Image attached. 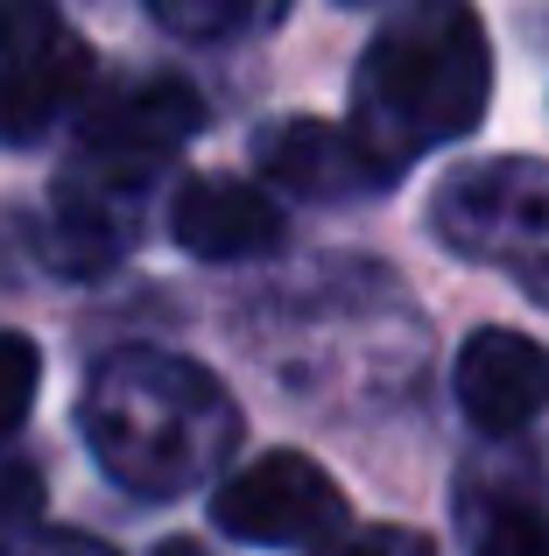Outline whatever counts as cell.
Segmentation results:
<instances>
[{
    "label": "cell",
    "mask_w": 549,
    "mask_h": 556,
    "mask_svg": "<svg viewBox=\"0 0 549 556\" xmlns=\"http://www.w3.org/2000/svg\"><path fill=\"white\" fill-rule=\"evenodd\" d=\"M78 430L113 486L141 501H177L240 451V402L219 374H205L183 353L113 345L85 374Z\"/></svg>",
    "instance_id": "obj_1"
},
{
    "label": "cell",
    "mask_w": 549,
    "mask_h": 556,
    "mask_svg": "<svg viewBox=\"0 0 549 556\" xmlns=\"http://www.w3.org/2000/svg\"><path fill=\"white\" fill-rule=\"evenodd\" d=\"M494 50L472 0H401L353 71V135L387 177L486 121Z\"/></svg>",
    "instance_id": "obj_2"
},
{
    "label": "cell",
    "mask_w": 549,
    "mask_h": 556,
    "mask_svg": "<svg viewBox=\"0 0 549 556\" xmlns=\"http://www.w3.org/2000/svg\"><path fill=\"white\" fill-rule=\"evenodd\" d=\"M430 232L458 261L508 275L549 311V163L500 155V163L451 169L430 198Z\"/></svg>",
    "instance_id": "obj_3"
},
{
    "label": "cell",
    "mask_w": 549,
    "mask_h": 556,
    "mask_svg": "<svg viewBox=\"0 0 549 556\" xmlns=\"http://www.w3.org/2000/svg\"><path fill=\"white\" fill-rule=\"evenodd\" d=\"M197 127H205V99L183 78H169V71L127 78L78 113V155H71L64 177L141 204V190L169 177V163L197 141Z\"/></svg>",
    "instance_id": "obj_4"
},
{
    "label": "cell",
    "mask_w": 549,
    "mask_h": 556,
    "mask_svg": "<svg viewBox=\"0 0 549 556\" xmlns=\"http://www.w3.org/2000/svg\"><path fill=\"white\" fill-rule=\"evenodd\" d=\"M92 92V42L50 0H0V149H28Z\"/></svg>",
    "instance_id": "obj_5"
},
{
    "label": "cell",
    "mask_w": 549,
    "mask_h": 556,
    "mask_svg": "<svg viewBox=\"0 0 549 556\" xmlns=\"http://www.w3.org/2000/svg\"><path fill=\"white\" fill-rule=\"evenodd\" d=\"M212 521L254 549H324L345 535V493L303 451H268L212 493Z\"/></svg>",
    "instance_id": "obj_6"
},
{
    "label": "cell",
    "mask_w": 549,
    "mask_h": 556,
    "mask_svg": "<svg viewBox=\"0 0 549 556\" xmlns=\"http://www.w3.org/2000/svg\"><path fill=\"white\" fill-rule=\"evenodd\" d=\"M254 163H261L268 184L296 190L310 204H353V198H381L387 169L359 149L353 127L339 121H310V113H289V121H268L254 135Z\"/></svg>",
    "instance_id": "obj_7"
},
{
    "label": "cell",
    "mask_w": 549,
    "mask_h": 556,
    "mask_svg": "<svg viewBox=\"0 0 549 556\" xmlns=\"http://www.w3.org/2000/svg\"><path fill=\"white\" fill-rule=\"evenodd\" d=\"M451 388L472 430L514 437L549 408V345L522 339V331H472L451 367Z\"/></svg>",
    "instance_id": "obj_8"
},
{
    "label": "cell",
    "mask_w": 549,
    "mask_h": 556,
    "mask_svg": "<svg viewBox=\"0 0 549 556\" xmlns=\"http://www.w3.org/2000/svg\"><path fill=\"white\" fill-rule=\"evenodd\" d=\"M169 232L183 254L197 261H261L282 247V212L268 190L240 184V177H191L169 198Z\"/></svg>",
    "instance_id": "obj_9"
},
{
    "label": "cell",
    "mask_w": 549,
    "mask_h": 556,
    "mask_svg": "<svg viewBox=\"0 0 549 556\" xmlns=\"http://www.w3.org/2000/svg\"><path fill=\"white\" fill-rule=\"evenodd\" d=\"M149 14L183 42H240L289 14V0H149Z\"/></svg>",
    "instance_id": "obj_10"
},
{
    "label": "cell",
    "mask_w": 549,
    "mask_h": 556,
    "mask_svg": "<svg viewBox=\"0 0 549 556\" xmlns=\"http://www.w3.org/2000/svg\"><path fill=\"white\" fill-rule=\"evenodd\" d=\"M36 388H42V353L22 339V331H0V444L28 422Z\"/></svg>",
    "instance_id": "obj_11"
},
{
    "label": "cell",
    "mask_w": 549,
    "mask_h": 556,
    "mask_svg": "<svg viewBox=\"0 0 549 556\" xmlns=\"http://www.w3.org/2000/svg\"><path fill=\"white\" fill-rule=\"evenodd\" d=\"M472 556H549V507L508 501L480 529V549H472Z\"/></svg>",
    "instance_id": "obj_12"
},
{
    "label": "cell",
    "mask_w": 549,
    "mask_h": 556,
    "mask_svg": "<svg viewBox=\"0 0 549 556\" xmlns=\"http://www.w3.org/2000/svg\"><path fill=\"white\" fill-rule=\"evenodd\" d=\"M317 556H437L423 529H395V521H373V529H345L339 543H324Z\"/></svg>",
    "instance_id": "obj_13"
},
{
    "label": "cell",
    "mask_w": 549,
    "mask_h": 556,
    "mask_svg": "<svg viewBox=\"0 0 549 556\" xmlns=\"http://www.w3.org/2000/svg\"><path fill=\"white\" fill-rule=\"evenodd\" d=\"M0 556H120L106 549L99 535H78V529H0Z\"/></svg>",
    "instance_id": "obj_14"
},
{
    "label": "cell",
    "mask_w": 549,
    "mask_h": 556,
    "mask_svg": "<svg viewBox=\"0 0 549 556\" xmlns=\"http://www.w3.org/2000/svg\"><path fill=\"white\" fill-rule=\"evenodd\" d=\"M42 507V479L28 465L0 458V529H28V515Z\"/></svg>",
    "instance_id": "obj_15"
},
{
    "label": "cell",
    "mask_w": 549,
    "mask_h": 556,
    "mask_svg": "<svg viewBox=\"0 0 549 556\" xmlns=\"http://www.w3.org/2000/svg\"><path fill=\"white\" fill-rule=\"evenodd\" d=\"M155 556H212V549H197V543H163Z\"/></svg>",
    "instance_id": "obj_16"
},
{
    "label": "cell",
    "mask_w": 549,
    "mask_h": 556,
    "mask_svg": "<svg viewBox=\"0 0 549 556\" xmlns=\"http://www.w3.org/2000/svg\"><path fill=\"white\" fill-rule=\"evenodd\" d=\"M339 8H373V0H339Z\"/></svg>",
    "instance_id": "obj_17"
}]
</instances>
